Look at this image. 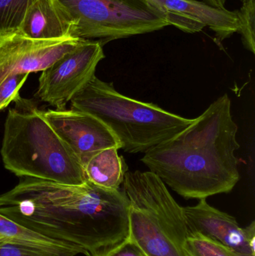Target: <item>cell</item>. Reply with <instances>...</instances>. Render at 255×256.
<instances>
[{
	"label": "cell",
	"instance_id": "obj_1",
	"mask_svg": "<svg viewBox=\"0 0 255 256\" xmlns=\"http://www.w3.org/2000/svg\"><path fill=\"white\" fill-rule=\"evenodd\" d=\"M0 195V214L41 236L101 256L129 236V201L124 189H104L22 178Z\"/></svg>",
	"mask_w": 255,
	"mask_h": 256
},
{
	"label": "cell",
	"instance_id": "obj_2",
	"mask_svg": "<svg viewBox=\"0 0 255 256\" xmlns=\"http://www.w3.org/2000/svg\"><path fill=\"white\" fill-rule=\"evenodd\" d=\"M238 127L228 94L178 134L145 152L142 162L184 198L229 194L241 178Z\"/></svg>",
	"mask_w": 255,
	"mask_h": 256
},
{
	"label": "cell",
	"instance_id": "obj_3",
	"mask_svg": "<svg viewBox=\"0 0 255 256\" xmlns=\"http://www.w3.org/2000/svg\"><path fill=\"white\" fill-rule=\"evenodd\" d=\"M0 152L4 168L18 177L69 185L87 182L79 158L36 108L9 110Z\"/></svg>",
	"mask_w": 255,
	"mask_h": 256
},
{
	"label": "cell",
	"instance_id": "obj_4",
	"mask_svg": "<svg viewBox=\"0 0 255 256\" xmlns=\"http://www.w3.org/2000/svg\"><path fill=\"white\" fill-rule=\"evenodd\" d=\"M70 108L88 112L113 132L121 149L129 154L148 152L175 136L193 120L123 96L112 82L94 76L70 100Z\"/></svg>",
	"mask_w": 255,
	"mask_h": 256
},
{
	"label": "cell",
	"instance_id": "obj_5",
	"mask_svg": "<svg viewBox=\"0 0 255 256\" xmlns=\"http://www.w3.org/2000/svg\"><path fill=\"white\" fill-rule=\"evenodd\" d=\"M75 24L72 37L101 44L158 31L169 25L148 0H58Z\"/></svg>",
	"mask_w": 255,
	"mask_h": 256
},
{
	"label": "cell",
	"instance_id": "obj_6",
	"mask_svg": "<svg viewBox=\"0 0 255 256\" xmlns=\"http://www.w3.org/2000/svg\"><path fill=\"white\" fill-rule=\"evenodd\" d=\"M104 58L101 44L81 40L41 72L37 97L56 110L66 109V104L95 76L97 64Z\"/></svg>",
	"mask_w": 255,
	"mask_h": 256
},
{
	"label": "cell",
	"instance_id": "obj_7",
	"mask_svg": "<svg viewBox=\"0 0 255 256\" xmlns=\"http://www.w3.org/2000/svg\"><path fill=\"white\" fill-rule=\"evenodd\" d=\"M80 42L74 38L35 40L18 30L0 32V84L10 76L43 72Z\"/></svg>",
	"mask_w": 255,
	"mask_h": 256
},
{
	"label": "cell",
	"instance_id": "obj_8",
	"mask_svg": "<svg viewBox=\"0 0 255 256\" xmlns=\"http://www.w3.org/2000/svg\"><path fill=\"white\" fill-rule=\"evenodd\" d=\"M43 117L73 150L82 166L94 154L121 144L113 132L94 116L77 110H47Z\"/></svg>",
	"mask_w": 255,
	"mask_h": 256
},
{
	"label": "cell",
	"instance_id": "obj_9",
	"mask_svg": "<svg viewBox=\"0 0 255 256\" xmlns=\"http://www.w3.org/2000/svg\"><path fill=\"white\" fill-rule=\"evenodd\" d=\"M148 1L164 14L169 25L185 32H199L208 27L215 33L218 44L241 30L238 10L231 12L196 0Z\"/></svg>",
	"mask_w": 255,
	"mask_h": 256
},
{
	"label": "cell",
	"instance_id": "obj_10",
	"mask_svg": "<svg viewBox=\"0 0 255 256\" xmlns=\"http://www.w3.org/2000/svg\"><path fill=\"white\" fill-rule=\"evenodd\" d=\"M189 233H199L234 250L255 256V222L243 228L237 220L208 204L183 208Z\"/></svg>",
	"mask_w": 255,
	"mask_h": 256
},
{
	"label": "cell",
	"instance_id": "obj_11",
	"mask_svg": "<svg viewBox=\"0 0 255 256\" xmlns=\"http://www.w3.org/2000/svg\"><path fill=\"white\" fill-rule=\"evenodd\" d=\"M75 24L58 0H33L18 31L35 40L73 38Z\"/></svg>",
	"mask_w": 255,
	"mask_h": 256
},
{
	"label": "cell",
	"instance_id": "obj_12",
	"mask_svg": "<svg viewBox=\"0 0 255 256\" xmlns=\"http://www.w3.org/2000/svg\"><path fill=\"white\" fill-rule=\"evenodd\" d=\"M128 238L148 256H189L148 213L130 204Z\"/></svg>",
	"mask_w": 255,
	"mask_h": 256
},
{
	"label": "cell",
	"instance_id": "obj_13",
	"mask_svg": "<svg viewBox=\"0 0 255 256\" xmlns=\"http://www.w3.org/2000/svg\"><path fill=\"white\" fill-rule=\"evenodd\" d=\"M0 243L19 245L52 256H76L88 254L80 248L54 240L28 230L0 214Z\"/></svg>",
	"mask_w": 255,
	"mask_h": 256
},
{
	"label": "cell",
	"instance_id": "obj_14",
	"mask_svg": "<svg viewBox=\"0 0 255 256\" xmlns=\"http://www.w3.org/2000/svg\"><path fill=\"white\" fill-rule=\"evenodd\" d=\"M118 148L103 149L93 154L83 165L88 182L104 189L115 190L121 188L127 166L118 154Z\"/></svg>",
	"mask_w": 255,
	"mask_h": 256
},
{
	"label": "cell",
	"instance_id": "obj_15",
	"mask_svg": "<svg viewBox=\"0 0 255 256\" xmlns=\"http://www.w3.org/2000/svg\"><path fill=\"white\" fill-rule=\"evenodd\" d=\"M33 0H0V32L17 31Z\"/></svg>",
	"mask_w": 255,
	"mask_h": 256
},
{
	"label": "cell",
	"instance_id": "obj_16",
	"mask_svg": "<svg viewBox=\"0 0 255 256\" xmlns=\"http://www.w3.org/2000/svg\"><path fill=\"white\" fill-rule=\"evenodd\" d=\"M185 249L189 256H230L227 248L199 233H189Z\"/></svg>",
	"mask_w": 255,
	"mask_h": 256
},
{
	"label": "cell",
	"instance_id": "obj_17",
	"mask_svg": "<svg viewBox=\"0 0 255 256\" xmlns=\"http://www.w3.org/2000/svg\"><path fill=\"white\" fill-rule=\"evenodd\" d=\"M242 6L238 12L241 21V33L244 46L255 54V0H241Z\"/></svg>",
	"mask_w": 255,
	"mask_h": 256
},
{
	"label": "cell",
	"instance_id": "obj_18",
	"mask_svg": "<svg viewBox=\"0 0 255 256\" xmlns=\"http://www.w3.org/2000/svg\"><path fill=\"white\" fill-rule=\"evenodd\" d=\"M28 74L10 76L0 84V111L12 102L19 99V90L25 84Z\"/></svg>",
	"mask_w": 255,
	"mask_h": 256
},
{
	"label": "cell",
	"instance_id": "obj_19",
	"mask_svg": "<svg viewBox=\"0 0 255 256\" xmlns=\"http://www.w3.org/2000/svg\"><path fill=\"white\" fill-rule=\"evenodd\" d=\"M0 256H52L36 250L19 245L1 244Z\"/></svg>",
	"mask_w": 255,
	"mask_h": 256
},
{
	"label": "cell",
	"instance_id": "obj_20",
	"mask_svg": "<svg viewBox=\"0 0 255 256\" xmlns=\"http://www.w3.org/2000/svg\"><path fill=\"white\" fill-rule=\"evenodd\" d=\"M101 256H148L129 238Z\"/></svg>",
	"mask_w": 255,
	"mask_h": 256
},
{
	"label": "cell",
	"instance_id": "obj_21",
	"mask_svg": "<svg viewBox=\"0 0 255 256\" xmlns=\"http://www.w3.org/2000/svg\"><path fill=\"white\" fill-rule=\"evenodd\" d=\"M204 1L214 7L226 8V0H204Z\"/></svg>",
	"mask_w": 255,
	"mask_h": 256
},
{
	"label": "cell",
	"instance_id": "obj_22",
	"mask_svg": "<svg viewBox=\"0 0 255 256\" xmlns=\"http://www.w3.org/2000/svg\"><path fill=\"white\" fill-rule=\"evenodd\" d=\"M228 252L230 256H255L252 254H245V252H239V251L234 250L227 248Z\"/></svg>",
	"mask_w": 255,
	"mask_h": 256
},
{
	"label": "cell",
	"instance_id": "obj_23",
	"mask_svg": "<svg viewBox=\"0 0 255 256\" xmlns=\"http://www.w3.org/2000/svg\"><path fill=\"white\" fill-rule=\"evenodd\" d=\"M1 244H2V243H0V245H1Z\"/></svg>",
	"mask_w": 255,
	"mask_h": 256
}]
</instances>
